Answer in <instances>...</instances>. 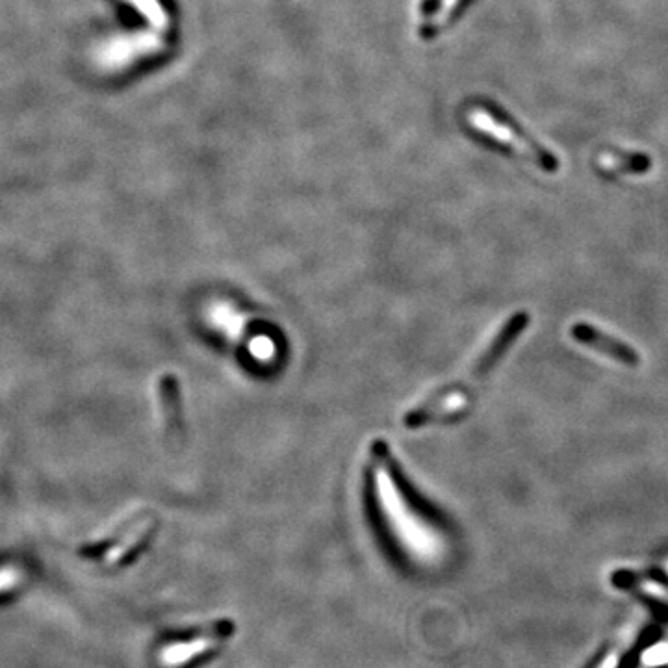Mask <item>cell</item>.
Wrapping results in <instances>:
<instances>
[{
    "mask_svg": "<svg viewBox=\"0 0 668 668\" xmlns=\"http://www.w3.org/2000/svg\"><path fill=\"white\" fill-rule=\"evenodd\" d=\"M143 19L153 26L155 30H164L167 26L166 8L160 4V0H125Z\"/></svg>",
    "mask_w": 668,
    "mask_h": 668,
    "instance_id": "cell-8",
    "label": "cell"
},
{
    "mask_svg": "<svg viewBox=\"0 0 668 668\" xmlns=\"http://www.w3.org/2000/svg\"><path fill=\"white\" fill-rule=\"evenodd\" d=\"M156 41L153 36H130V38H121L112 41L106 45V49H103V54H101V60H103L106 65H123L125 62H130L132 58L140 56L143 52L151 51L153 47L151 45H156Z\"/></svg>",
    "mask_w": 668,
    "mask_h": 668,
    "instance_id": "cell-7",
    "label": "cell"
},
{
    "mask_svg": "<svg viewBox=\"0 0 668 668\" xmlns=\"http://www.w3.org/2000/svg\"><path fill=\"white\" fill-rule=\"evenodd\" d=\"M570 334L579 344L596 349L598 353H602L609 359L617 360L620 364H626V366H639L641 364V357L633 347L620 342L613 336H609L604 331H600L598 327H592L589 323H574L572 329H570Z\"/></svg>",
    "mask_w": 668,
    "mask_h": 668,
    "instance_id": "cell-4",
    "label": "cell"
},
{
    "mask_svg": "<svg viewBox=\"0 0 668 668\" xmlns=\"http://www.w3.org/2000/svg\"><path fill=\"white\" fill-rule=\"evenodd\" d=\"M156 392H158V405L162 414L166 442L169 446H182L186 438V424H184V405H182L179 379L171 373L162 375Z\"/></svg>",
    "mask_w": 668,
    "mask_h": 668,
    "instance_id": "cell-3",
    "label": "cell"
},
{
    "mask_svg": "<svg viewBox=\"0 0 668 668\" xmlns=\"http://www.w3.org/2000/svg\"><path fill=\"white\" fill-rule=\"evenodd\" d=\"M21 579H23V570L19 566H15L13 563L0 566V594L15 589L21 583Z\"/></svg>",
    "mask_w": 668,
    "mask_h": 668,
    "instance_id": "cell-9",
    "label": "cell"
},
{
    "mask_svg": "<svg viewBox=\"0 0 668 668\" xmlns=\"http://www.w3.org/2000/svg\"><path fill=\"white\" fill-rule=\"evenodd\" d=\"M470 123L477 129L487 132L494 140H498L500 143H509V145H513L516 151L531 156L533 160H537V164L544 171H557V160L533 140H529L527 136H522V132L518 134V130L513 129L509 123H503L498 117L492 116L485 110H474L470 114Z\"/></svg>",
    "mask_w": 668,
    "mask_h": 668,
    "instance_id": "cell-2",
    "label": "cell"
},
{
    "mask_svg": "<svg viewBox=\"0 0 668 668\" xmlns=\"http://www.w3.org/2000/svg\"><path fill=\"white\" fill-rule=\"evenodd\" d=\"M529 322H531V316L527 314L526 310L514 312L513 316L501 325L500 331L492 338L489 346L485 347V351L479 355L474 368L464 377L463 381L438 388L437 392H433L429 398H425L422 405L414 407L412 411L405 414L403 425L407 429H420V427L438 420L440 414L444 411V407H446V403L451 398H459L463 401L464 399L474 398L476 396V386H479L481 381H485L492 370L500 364L501 359L507 355V351L518 340V336L526 331Z\"/></svg>",
    "mask_w": 668,
    "mask_h": 668,
    "instance_id": "cell-1",
    "label": "cell"
},
{
    "mask_svg": "<svg viewBox=\"0 0 668 668\" xmlns=\"http://www.w3.org/2000/svg\"><path fill=\"white\" fill-rule=\"evenodd\" d=\"M221 637V630L214 633H205L201 637H195L188 643L171 644L160 652V667L162 668H182L188 663H192L195 657L205 654L206 650H212Z\"/></svg>",
    "mask_w": 668,
    "mask_h": 668,
    "instance_id": "cell-5",
    "label": "cell"
},
{
    "mask_svg": "<svg viewBox=\"0 0 668 668\" xmlns=\"http://www.w3.org/2000/svg\"><path fill=\"white\" fill-rule=\"evenodd\" d=\"M155 526V520L151 516H142L134 522H130L123 529L121 537L110 546V550L106 552V557L104 561L108 565H116L121 559H125L132 550H136L140 544H142L147 533H151V529Z\"/></svg>",
    "mask_w": 668,
    "mask_h": 668,
    "instance_id": "cell-6",
    "label": "cell"
}]
</instances>
